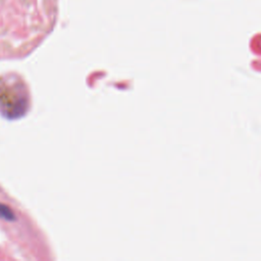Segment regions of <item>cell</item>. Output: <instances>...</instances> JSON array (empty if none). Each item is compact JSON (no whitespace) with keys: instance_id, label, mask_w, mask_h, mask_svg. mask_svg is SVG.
Instances as JSON below:
<instances>
[{"instance_id":"6da1fadb","label":"cell","mask_w":261,"mask_h":261,"mask_svg":"<svg viewBox=\"0 0 261 261\" xmlns=\"http://www.w3.org/2000/svg\"><path fill=\"white\" fill-rule=\"evenodd\" d=\"M31 106L28 85L14 72L0 76V112L8 118L24 115Z\"/></svg>"}]
</instances>
